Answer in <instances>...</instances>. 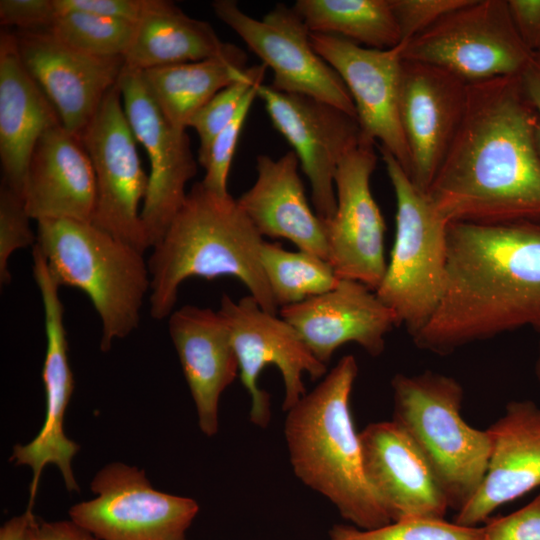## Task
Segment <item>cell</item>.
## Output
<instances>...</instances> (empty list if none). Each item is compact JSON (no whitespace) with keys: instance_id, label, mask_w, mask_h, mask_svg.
Wrapping results in <instances>:
<instances>
[{"instance_id":"e575fe53","label":"cell","mask_w":540,"mask_h":540,"mask_svg":"<svg viewBox=\"0 0 540 540\" xmlns=\"http://www.w3.org/2000/svg\"><path fill=\"white\" fill-rule=\"evenodd\" d=\"M262 85V84H260ZM260 85L253 87L240 104L235 116L217 135L202 167L205 175L201 183L219 195H228V176L242 127L250 107L258 97Z\"/></svg>"},{"instance_id":"83f0119b","label":"cell","mask_w":540,"mask_h":540,"mask_svg":"<svg viewBox=\"0 0 540 540\" xmlns=\"http://www.w3.org/2000/svg\"><path fill=\"white\" fill-rule=\"evenodd\" d=\"M247 56L239 47L216 57L141 71L143 82L166 119L186 130L191 117L223 88L245 73Z\"/></svg>"},{"instance_id":"8d00e7d4","label":"cell","mask_w":540,"mask_h":540,"mask_svg":"<svg viewBox=\"0 0 540 540\" xmlns=\"http://www.w3.org/2000/svg\"><path fill=\"white\" fill-rule=\"evenodd\" d=\"M481 528V540H540V493L522 508Z\"/></svg>"},{"instance_id":"484cf974","label":"cell","mask_w":540,"mask_h":540,"mask_svg":"<svg viewBox=\"0 0 540 540\" xmlns=\"http://www.w3.org/2000/svg\"><path fill=\"white\" fill-rule=\"evenodd\" d=\"M61 124L59 115L19 55L16 34H0V160L2 184L22 197L39 138Z\"/></svg>"},{"instance_id":"836d02e7","label":"cell","mask_w":540,"mask_h":540,"mask_svg":"<svg viewBox=\"0 0 540 540\" xmlns=\"http://www.w3.org/2000/svg\"><path fill=\"white\" fill-rule=\"evenodd\" d=\"M23 198L4 184L0 188V285L12 280L8 262L19 249L34 247L37 237L30 226Z\"/></svg>"},{"instance_id":"ab89813d","label":"cell","mask_w":540,"mask_h":540,"mask_svg":"<svg viewBox=\"0 0 540 540\" xmlns=\"http://www.w3.org/2000/svg\"><path fill=\"white\" fill-rule=\"evenodd\" d=\"M516 31L531 52L540 50V0H507Z\"/></svg>"},{"instance_id":"7bdbcfd3","label":"cell","mask_w":540,"mask_h":540,"mask_svg":"<svg viewBox=\"0 0 540 540\" xmlns=\"http://www.w3.org/2000/svg\"><path fill=\"white\" fill-rule=\"evenodd\" d=\"M36 516L32 508L7 520L0 528V540H30L31 528Z\"/></svg>"},{"instance_id":"9a60e30c","label":"cell","mask_w":540,"mask_h":540,"mask_svg":"<svg viewBox=\"0 0 540 540\" xmlns=\"http://www.w3.org/2000/svg\"><path fill=\"white\" fill-rule=\"evenodd\" d=\"M33 276L43 305L46 352L42 370L45 390V419L39 433L27 444L13 447L10 461L33 472L28 507L32 508L42 470L54 464L60 470L68 491H79L71 462L80 446L63 429L64 415L74 389L69 363L68 340L64 325V307L60 286L53 279L44 257L35 252Z\"/></svg>"},{"instance_id":"f35d334b","label":"cell","mask_w":540,"mask_h":540,"mask_svg":"<svg viewBox=\"0 0 540 540\" xmlns=\"http://www.w3.org/2000/svg\"><path fill=\"white\" fill-rule=\"evenodd\" d=\"M57 13L80 11L137 23L144 0H54Z\"/></svg>"},{"instance_id":"60d3db41","label":"cell","mask_w":540,"mask_h":540,"mask_svg":"<svg viewBox=\"0 0 540 540\" xmlns=\"http://www.w3.org/2000/svg\"><path fill=\"white\" fill-rule=\"evenodd\" d=\"M30 540H100L91 532L69 520L46 522L35 518Z\"/></svg>"},{"instance_id":"8fae6325","label":"cell","mask_w":540,"mask_h":540,"mask_svg":"<svg viewBox=\"0 0 540 540\" xmlns=\"http://www.w3.org/2000/svg\"><path fill=\"white\" fill-rule=\"evenodd\" d=\"M211 6L215 15L271 68L273 89L314 98L356 118L347 87L315 51L311 32L293 7L279 3L262 19H256L234 0H215Z\"/></svg>"},{"instance_id":"7c38bea8","label":"cell","mask_w":540,"mask_h":540,"mask_svg":"<svg viewBox=\"0 0 540 540\" xmlns=\"http://www.w3.org/2000/svg\"><path fill=\"white\" fill-rule=\"evenodd\" d=\"M218 311L230 330L239 377L251 398L250 419L255 425L265 427L270 420V396L257 385L266 366L274 365L281 373L284 411L306 394L304 374L313 380L327 374V365L312 354L297 330L281 316L262 309L251 295L235 301L223 294Z\"/></svg>"},{"instance_id":"1f68e13d","label":"cell","mask_w":540,"mask_h":540,"mask_svg":"<svg viewBox=\"0 0 540 540\" xmlns=\"http://www.w3.org/2000/svg\"><path fill=\"white\" fill-rule=\"evenodd\" d=\"M266 68L263 63L247 67L240 79L219 91L191 117L188 127L198 134L200 146L197 161L201 166L208 157L214 139L233 119L247 93L263 84Z\"/></svg>"},{"instance_id":"e0dca14e","label":"cell","mask_w":540,"mask_h":540,"mask_svg":"<svg viewBox=\"0 0 540 540\" xmlns=\"http://www.w3.org/2000/svg\"><path fill=\"white\" fill-rule=\"evenodd\" d=\"M315 51L338 73L353 100L362 137L388 151L410 178L411 155L399 113L403 44L378 50L336 35L311 33Z\"/></svg>"},{"instance_id":"74e56055","label":"cell","mask_w":540,"mask_h":540,"mask_svg":"<svg viewBox=\"0 0 540 540\" xmlns=\"http://www.w3.org/2000/svg\"><path fill=\"white\" fill-rule=\"evenodd\" d=\"M54 0H1L0 23L20 30H48L57 16Z\"/></svg>"},{"instance_id":"4fadbf2b","label":"cell","mask_w":540,"mask_h":540,"mask_svg":"<svg viewBox=\"0 0 540 540\" xmlns=\"http://www.w3.org/2000/svg\"><path fill=\"white\" fill-rule=\"evenodd\" d=\"M118 85L133 134L150 163L141 220L150 245H156L185 202L197 162L186 130L175 128L148 92L141 71L124 66Z\"/></svg>"},{"instance_id":"2e32d148","label":"cell","mask_w":540,"mask_h":540,"mask_svg":"<svg viewBox=\"0 0 540 540\" xmlns=\"http://www.w3.org/2000/svg\"><path fill=\"white\" fill-rule=\"evenodd\" d=\"M263 101L276 130L292 146L309 180L316 214L330 220L336 210L334 177L341 159L362 140L355 117L314 98L262 84Z\"/></svg>"},{"instance_id":"8992f818","label":"cell","mask_w":540,"mask_h":540,"mask_svg":"<svg viewBox=\"0 0 540 540\" xmlns=\"http://www.w3.org/2000/svg\"><path fill=\"white\" fill-rule=\"evenodd\" d=\"M393 421L417 444L432 466L450 508L473 496L488 466L491 442L486 430L461 415L464 391L453 377L424 371L398 373L391 380Z\"/></svg>"},{"instance_id":"6da1fadb","label":"cell","mask_w":540,"mask_h":540,"mask_svg":"<svg viewBox=\"0 0 540 540\" xmlns=\"http://www.w3.org/2000/svg\"><path fill=\"white\" fill-rule=\"evenodd\" d=\"M427 195L450 222H540L537 114L520 75L468 84L464 116Z\"/></svg>"},{"instance_id":"5bb4252c","label":"cell","mask_w":540,"mask_h":540,"mask_svg":"<svg viewBox=\"0 0 540 540\" xmlns=\"http://www.w3.org/2000/svg\"><path fill=\"white\" fill-rule=\"evenodd\" d=\"M375 144L362 137L339 162L334 177L336 210L324 221L327 261L336 275L374 291L387 267L386 224L370 188L378 159Z\"/></svg>"},{"instance_id":"4316f807","label":"cell","mask_w":540,"mask_h":540,"mask_svg":"<svg viewBox=\"0 0 540 540\" xmlns=\"http://www.w3.org/2000/svg\"><path fill=\"white\" fill-rule=\"evenodd\" d=\"M230 45L208 22L188 16L173 2L144 0L142 15L123 58L125 66L143 71L216 57Z\"/></svg>"},{"instance_id":"d6a6232c","label":"cell","mask_w":540,"mask_h":540,"mask_svg":"<svg viewBox=\"0 0 540 540\" xmlns=\"http://www.w3.org/2000/svg\"><path fill=\"white\" fill-rule=\"evenodd\" d=\"M481 537V526L433 518L393 521L374 529L335 525L330 530L331 540H481Z\"/></svg>"},{"instance_id":"ac0fdd59","label":"cell","mask_w":540,"mask_h":540,"mask_svg":"<svg viewBox=\"0 0 540 540\" xmlns=\"http://www.w3.org/2000/svg\"><path fill=\"white\" fill-rule=\"evenodd\" d=\"M468 83L441 67L403 59L399 113L411 155L410 179L427 192L461 125Z\"/></svg>"},{"instance_id":"52a82bcc","label":"cell","mask_w":540,"mask_h":540,"mask_svg":"<svg viewBox=\"0 0 540 540\" xmlns=\"http://www.w3.org/2000/svg\"><path fill=\"white\" fill-rule=\"evenodd\" d=\"M380 152L395 194L396 216L393 248L375 293L394 312L398 326L413 337L442 297L448 222L399 162L388 151L380 148Z\"/></svg>"},{"instance_id":"d590c367","label":"cell","mask_w":540,"mask_h":540,"mask_svg":"<svg viewBox=\"0 0 540 540\" xmlns=\"http://www.w3.org/2000/svg\"><path fill=\"white\" fill-rule=\"evenodd\" d=\"M469 0H391L401 43H407Z\"/></svg>"},{"instance_id":"f1b7e54d","label":"cell","mask_w":540,"mask_h":540,"mask_svg":"<svg viewBox=\"0 0 540 540\" xmlns=\"http://www.w3.org/2000/svg\"><path fill=\"white\" fill-rule=\"evenodd\" d=\"M292 7L311 33L340 36L378 50L401 44L391 0H298Z\"/></svg>"},{"instance_id":"5b68a950","label":"cell","mask_w":540,"mask_h":540,"mask_svg":"<svg viewBox=\"0 0 540 540\" xmlns=\"http://www.w3.org/2000/svg\"><path fill=\"white\" fill-rule=\"evenodd\" d=\"M36 237L56 283L90 299L101 322L102 351L139 327L151 288L144 252L91 222L72 219L38 221Z\"/></svg>"},{"instance_id":"603a6c76","label":"cell","mask_w":540,"mask_h":540,"mask_svg":"<svg viewBox=\"0 0 540 540\" xmlns=\"http://www.w3.org/2000/svg\"><path fill=\"white\" fill-rule=\"evenodd\" d=\"M168 331L192 395L198 424L207 436L218 431L219 400L239 375L230 330L219 311L194 305L175 309Z\"/></svg>"},{"instance_id":"9c48e42d","label":"cell","mask_w":540,"mask_h":540,"mask_svg":"<svg viewBox=\"0 0 540 540\" xmlns=\"http://www.w3.org/2000/svg\"><path fill=\"white\" fill-rule=\"evenodd\" d=\"M79 139L96 179L91 223L144 252L150 245L141 220L148 188L137 140L124 112L118 83L105 95Z\"/></svg>"},{"instance_id":"3957f363","label":"cell","mask_w":540,"mask_h":540,"mask_svg":"<svg viewBox=\"0 0 540 540\" xmlns=\"http://www.w3.org/2000/svg\"><path fill=\"white\" fill-rule=\"evenodd\" d=\"M263 237L237 199L195 183L148 259L150 314L163 320L175 310L181 284L193 277L238 279L261 306L277 314L260 262Z\"/></svg>"},{"instance_id":"cb8c5ba5","label":"cell","mask_w":540,"mask_h":540,"mask_svg":"<svg viewBox=\"0 0 540 540\" xmlns=\"http://www.w3.org/2000/svg\"><path fill=\"white\" fill-rule=\"evenodd\" d=\"M22 198L31 219L91 222L96 179L91 160L78 136L62 124L39 138L32 152Z\"/></svg>"},{"instance_id":"7a4b0ae2","label":"cell","mask_w":540,"mask_h":540,"mask_svg":"<svg viewBox=\"0 0 540 540\" xmlns=\"http://www.w3.org/2000/svg\"><path fill=\"white\" fill-rule=\"evenodd\" d=\"M526 326L540 332V222L448 223L442 297L414 344L448 354Z\"/></svg>"},{"instance_id":"d4e9b609","label":"cell","mask_w":540,"mask_h":540,"mask_svg":"<svg viewBox=\"0 0 540 540\" xmlns=\"http://www.w3.org/2000/svg\"><path fill=\"white\" fill-rule=\"evenodd\" d=\"M293 151L256 158L257 177L237 202L262 237L283 238L327 260L325 222L311 208Z\"/></svg>"},{"instance_id":"ffe728a7","label":"cell","mask_w":540,"mask_h":540,"mask_svg":"<svg viewBox=\"0 0 540 540\" xmlns=\"http://www.w3.org/2000/svg\"><path fill=\"white\" fill-rule=\"evenodd\" d=\"M367 481L391 521L444 519L450 508L432 466L395 421L375 422L360 432Z\"/></svg>"},{"instance_id":"d6986e66","label":"cell","mask_w":540,"mask_h":540,"mask_svg":"<svg viewBox=\"0 0 540 540\" xmlns=\"http://www.w3.org/2000/svg\"><path fill=\"white\" fill-rule=\"evenodd\" d=\"M16 39L25 68L56 109L63 127L79 137L118 83L124 58L84 54L47 30H20Z\"/></svg>"},{"instance_id":"f546056e","label":"cell","mask_w":540,"mask_h":540,"mask_svg":"<svg viewBox=\"0 0 540 540\" xmlns=\"http://www.w3.org/2000/svg\"><path fill=\"white\" fill-rule=\"evenodd\" d=\"M260 262L278 308L323 294L340 281L324 258L299 249L289 251L279 243L264 240Z\"/></svg>"},{"instance_id":"b9f144b4","label":"cell","mask_w":540,"mask_h":540,"mask_svg":"<svg viewBox=\"0 0 540 540\" xmlns=\"http://www.w3.org/2000/svg\"><path fill=\"white\" fill-rule=\"evenodd\" d=\"M524 90L537 114V140L540 150V50L533 52L520 74Z\"/></svg>"},{"instance_id":"44dd1931","label":"cell","mask_w":540,"mask_h":540,"mask_svg":"<svg viewBox=\"0 0 540 540\" xmlns=\"http://www.w3.org/2000/svg\"><path fill=\"white\" fill-rule=\"evenodd\" d=\"M280 316L325 365L346 343L358 344L372 357L381 355L387 334L398 326L396 315L374 290L350 279H340L323 294L280 308Z\"/></svg>"},{"instance_id":"7402d4cb","label":"cell","mask_w":540,"mask_h":540,"mask_svg":"<svg viewBox=\"0 0 540 540\" xmlns=\"http://www.w3.org/2000/svg\"><path fill=\"white\" fill-rule=\"evenodd\" d=\"M491 450L485 476L457 511L456 523L479 526L499 507L540 487V406L515 400L488 429Z\"/></svg>"},{"instance_id":"4dcf8cb0","label":"cell","mask_w":540,"mask_h":540,"mask_svg":"<svg viewBox=\"0 0 540 540\" xmlns=\"http://www.w3.org/2000/svg\"><path fill=\"white\" fill-rule=\"evenodd\" d=\"M136 23L80 11L60 12L47 30L57 40L84 54L124 57Z\"/></svg>"},{"instance_id":"ba28073f","label":"cell","mask_w":540,"mask_h":540,"mask_svg":"<svg viewBox=\"0 0 540 540\" xmlns=\"http://www.w3.org/2000/svg\"><path fill=\"white\" fill-rule=\"evenodd\" d=\"M531 54L507 0H469L404 43L402 58L441 67L470 84L520 75Z\"/></svg>"},{"instance_id":"ee69618b","label":"cell","mask_w":540,"mask_h":540,"mask_svg":"<svg viewBox=\"0 0 540 540\" xmlns=\"http://www.w3.org/2000/svg\"><path fill=\"white\" fill-rule=\"evenodd\" d=\"M535 373L538 380V383L540 385V342H539V350H538V356L535 364Z\"/></svg>"},{"instance_id":"30bf717a","label":"cell","mask_w":540,"mask_h":540,"mask_svg":"<svg viewBox=\"0 0 540 540\" xmlns=\"http://www.w3.org/2000/svg\"><path fill=\"white\" fill-rule=\"evenodd\" d=\"M95 497L69 509V518L100 540H187L198 503L153 488L144 470L121 462L93 477Z\"/></svg>"},{"instance_id":"277c9868","label":"cell","mask_w":540,"mask_h":540,"mask_svg":"<svg viewBox=\"0 0 540 540\" xmlns=\"http://www.w3.org/2000/svg\"><path fill=\"white\" fill-rule=\"evenodd\" d=\"M357 375L355 357H342L286 411L284 434L295 475L326 497L352 526L374 529L392 521L364 471L360 433L350 408Z\"/></svg>"}]
</instances>
